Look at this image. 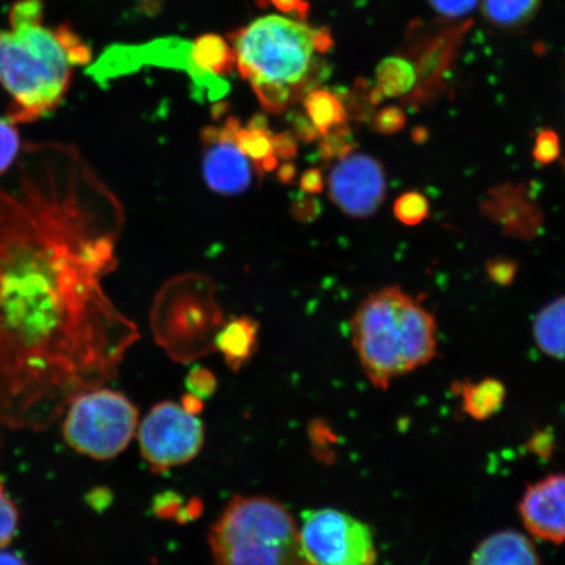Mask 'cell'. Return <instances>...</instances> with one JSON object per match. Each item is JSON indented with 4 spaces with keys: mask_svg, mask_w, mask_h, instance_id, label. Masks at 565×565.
Instances as JSON below:
<instances>
[{
    "mask_svg": "<svg viewBox=\"0 0 565 565\" xmlns=\"http://www.w3.org/2000/svg\"><path fill=\"white\" fill-rule=\"evenodd\" d=\"M18 526V508L7 494L3 483L0 482V550L9 546L15 539Z\"/></svg>",
    "mask_w": 565,
    "mask_h": 565,
    "instance_id": "obj_26",
    "label": "cell"
},
{
    "mask_svg": "<svg viewBox=\"0 0 565 565\" xmlns=\"http://www.w3.org/2000/svg\"><path fill=\"white\" fill-rule=\"evenodd\" d=\"M141 456L153 471L188 463L200 454L204 427L198 414L172 401L160 402L138 426Z\"/></svg>",
    "mask_w": 565,
    "mask_h": 565,
    "instance_id": "obj_9",
    "label": "cell"
},
{
    "mask_svg": "<svg viewBox=\"0 0 565 565\" xmlns=\"http://www.w3.org/2000/svg\"><path fill=\"white\" fill-rule=\"evenodd\" d=\"M533 335L546 356L565 360V296L551 301L535 317Z\"/></svg>",
    "mask_w": 565,
    "mask_h": 565,
    "instance_id": "obj_18",
    "label": "cell"
},
{
    "mask_svg": "<svg viewBox=\"0 0 565 565\" xmlns=\"http://www.w3.org/2000/svg\"><path fill=\"white\" fill-rule=\"evenodd\" d=\"M429 3L441 15L458 19L475 10L478 0H429Z\"/></svg>",
    "mask_w": 565,
    "mask_h": 565,
    "instance_id": "obj_31",
    "label": "cell"
},
{
    "mask_svg": "<svg viewBox=\"0 0 565 565\" xmlns=\"http://www.w3.org/2000/svg\"><path fill=\"white\" fill-rule=\"evenodd\" d=\"M193 65L201 74L214 79L232 73L236 56L231 42L217 34H203L190 45Z\"/></svg>",
    "mask_w": 565,
    "mask_h": 565,
    "instance_id": "obj_17",
    "label": "cell"
},
{
    "mask_svg": "<svg viewBox=\"0 0 565 565\" xmlns=\"http://www.w3.org/2000/svg\"><path fill=\"white\" fill-rule=\"evenodd\" d=\"M89 47L66 26H49L41 0H20L0 30V87L10 97L13 124L45 116L61 104L74 70L90 61Z\"/></svg>",
    "mask_w": 565,
    "mask_h": 565,
    "instance_id": "obj_2",
    "label": "cell"
},
{
    "mask_svg": "<svg viewBox=\"0 0 565 565\" xmlns=\"http://www.w3.org/2000/svg\"><path fill=\"white\" fill-rule=\"evenodd\" d=\"M533 157L541 166H548L561 157V141L553 130H542L535 138Z\"/></svg>",
    "mask_w": 565,
    "mask_h": 565,
    "instance_id": "obj_27",
    "label": "cell"
},
{
    "mask_svg": "<svg viewBox=\"0 0 565 565\" xmlns=\"http://www.w3.org/2000/svg\"><path fill=\"white\" fill-rule=\"evenodd\" d=\"M138 426L139 414L132 402L122 393L100 386L71 401L63 437L77 454L108 461L129 447Z\"/></svg>",
    "mask_w": 565,
    "mask_h": 565,
    "instance_id": "obj_7",
    "label": "cell"
},
{
    "mask_svg": "<svg viewBox=\"0 0 565 565\" xmlns=\"http://www.w3.org/2000/svg\"><path fill=\"white\" fill-rule=\"evenodd\" d=\"M462 33V28L458 26L426 39L423 44L416 46L419 53L416 55L418 61L414 66L418 76L413 90L415 96L420 94V98H429V92L439 86L444 74L450 67L451 56Z\"/></svg>",
    "mask_w": 565,
    "mask_h": 565,
    "instance_id": "obj_13",
    "label": "cell"
},
{
    "mask_svg": "<svg viewBox=\"0 0 565 565\" xmlns=\"http://www.w3.org/2000/svg\"><path fill=\"white\" fill-rule=\"evenodd\" d=\"M121 202L74 146H26L0 186V423L45 429L139 339L106 295Z\"/></svg>",
    "mask_w": 565,
    "mask_h": 565,
    "instance_id": "obj_1",
    "label": "cell"
},
{
    "mask_svg": "<svg viewBox=\"0 0 565 565\" xmlns=\"http://www.w3.org/2000/svg\"><path fill=\"white\" fill-rule=\"evenodd\" d=\"M0 565H28L23 557L12 551L0 550Z\"/></svg>",
    "mask_w": 565,
    "mask_h": 565,
    "instance_id": "obj_35",
    "label": "cell"
},
{
    "mask_svg": "<svg viewBox=\"0 0 565 565\" xmlns=\"http://www.w3.org/2000/svg\"><path fill=\"white\" fill-rule=\"evenodd\" d=\"M352 343L365 376L377 388L429 364L437 353L433 315L399 287H386L360 303Z\"/></svg>",
    "mask_w": 565,
    "mask_h": 565,
    "instance_id": "obj_4",
    "label": "cell"
},
{
    "mask_svg": "<svg viewBox=\"0 0 565 565\" xmlns=\"http://www.w3.org/2000/svg\"><path fill=\"white\" fill-rule=\"evenodd\" d=\"M273 136L265 116L254 117L249 125L239 127L237 131V143L259 177L278 168Z\"/></svg>",
    "mask_w": 565,
    "mask_h": 565,
    "instance_id": "obj_16",
    "label": "cell"
},
{
    "mask_svg": "<svg viewBox=\"0 0 565 565\" xmlns=\"http://www.w3.org/2000/svg\"><path fill=\"white\" fill-rule=\"evenodd\" d=\"M300 535L313 565H376L372 529L353 515L318 508L302 513Z\"/></svg>",
    "mask_w": 565,
    "mask_h": 565,
    "instance_id": "obj_8",
    "label": "cell"
},
{
    "mask_svg": "<svg viewBox=\"0 0 565 565\" xmlns=\"http://www.w3.org/2000/svg\"><path fill=\"white\" fill-rule=\"evenodd\" d=\"M418 82L412 62L402 56H391L380 63L376 73V87L370 92L373 105L384 100L412 94Z\"/></svg>",
    "mask_w": 565,
    "mask_h": 565,
    "instance_id": "obj_20",
    "label": "cell"
},
{
    "mask_svg": "<svg viewBox=\"0 0 565 565\" xmlns=\"http://www.w3.org/2000/svg\"><path fill=\"white\" fill-rule=\"evenodd\" d=\"M20 136L15 124L0 118V175L12 167L20 154Z\"/></svg>",
    "mask_w": 565,
    "mask_h": 565,
    "instance_id": "obj_25",
    "label": "cell"
},
{
    "mask_svg": "<svg viewBox=\"0 0 565 565\" xmlns=\"http://www.w3.org/2000/svg\"><path fill=\"white\" fill-rule=\"evenodd\" d=\"M216 380L212 373L204 369H195L189 374L188 387L194 397L202 399L215 391Z\"/></svg>",
    "mask_w": 565,
    "mask_h": 565,
    "instance_id": "obj_30",
    "label": "cell"
},
{
    "mask_svg": "<svg viewBox=\"0 0 565 565\" xmlns=\"http://www.w3.org/2000/svg\"><path fill=\"white\" fill-rule=\"evenodd\" d=\"M323 175L320 169H309L301 179V189L309 194L321 193L323 189Z\"/></svg>",
    "mask_w": 565,
    "mask_h": 565,
    "instance_id": "obj_34",
    "label": "cell"
},
{
    "mask_svg": "<svg viewBox=\"0 0 565 565\" xmlns=\"http://www.w3.org/2000/svg\"><path fill=\"white\" fill-rule=\"evenodd\" d=\"M216 565H313L300 527L285 507L264 497H236L210 532Z\"/></svg>",
    "mask_w": 565,
    "mask_h": 565,
    "instance_id": "obj_5",
    "label": "cell"
},
{
    "mask_svg": "<svg viewBox=\"0 0 565 565\" xmlns=\"http://www.w3.org/2000/svg\"><path fill=\"white\" fill-rule=\"evenodd\" d=\"M329 195L339 210L351 217L365 218L376 214L386 196L383 164L370 154H348L331 169Z\"/></svg>",
    "mask_w": 565,
    "mask_h": 565,
    "instance_id": "obj_10",
    "label": "cell"
},
{
    "mask_svg": "<svg viewBox=\"0 0 565 565\" xmlns=\"http://www.w3.org/2000/svg\"><path fill=\"white\" fill-rule=\"evenodd\" d=\"M239 75L270 113L286 111L324 79L317 54L333 47L327 28L291 18L267 15L230 34Z\"/></svg>",
    "mask_w": 565,
    "mask_h": 565,
    "instance_id": "obj_3",
    "label": "cell"
},
{
    "mask_svg": "<svg viewBox=\"0 0 565 565\" xmlns=\"http://www.w3.org/2000/svg\"><path fill=\"white\" fill-rule=\"evenodd\" d=\"M303 106L310 124L320 137L345 125L349 118V110L345 104L333 92L322 88H315L303 97Z\"/></svg>",
    "mask_w": 565,
    "mask_h": 565,
    "instance_id": "obj_21",
    "label": "cell"
},
{
    "mask_svg": "<svg viewBox=\"0 0 565 565\" xmlns=\"http://www.w3.org/2000/svg\"><path fill=\"white\" fill-rule=\"evenodd\" d=\"M406 122V113L399 106H386L373 119L374 129L383 136H394L404 130Z\"/></svg>",
    "mask_w": 565,
    "mask_h": 565,
    "instance_id": "obj_28",
    "label": "cell"
},
{
    "mask_svg": "<svg viewBox=\"0 0 565 565\" xmlns=\"http://www.w3.org/2000/svg\"><path fill=\"white\" fill-rule=\"evenodd\" d=\"M470 565H542V561L530 536L508 529L480 541Z\"/></svg>",
    "mask_w": 565,
    "mask_h": 565,
    "instance_id": "obj_14",
    "label": "cell"
},
{
    "mask_svg": "<svg viewBox=\"0 0 565 565\" xmlns=\"http://www.w3.org/2000/svg\"><path fill=\"white\" fill-rule=\"evenodd\" d=\"M223 327L210 281L202 277L190 275L171 281L154 306V335L180 362L215 350V338Z\"/></svg>",
    "mask_w": 565,
    "mask_h": 565,
    "instance_id": "obj_6",
    "label": "cell"
},
{
    "mask_svg": "<svg viewBox=\"0 0 565 565\" xmlns=\"http://www.w3.org/2000/svg\"><path fill=\"white\" fill-rule=\"evenodd\" d=\"M487 275L499 286H511L518 275L519 266L513 259L493 258L487 264Z\"/></svg>",
    "mask_w": 565,
    "mask_h": 565,
    "instance_id": "obj_29",
    "label": "cell"
},
{
    "mask_svg": "<svg viewBox=\"0 0 565 565\" xmlns=\"http://www.w3.org/2000/svg\"><path fill=\"white\" fill-rule=\"evenodd\" d=\"M394 215L401 223L418 225L429 215L428 200L418 192L402 194L394 203Z\"/></svg>",
    "mask_w": 565,
    "mask_h": 565,
    "instance_id": "obj_23",
    "label": "cell"
},
{
    "mask_svg": "<svg viewBox=\"0 0 565 565\" xmlns=\"http://www.w3.org/2000/svg\"><path fill=\"white\" fill-rule=\"evenodd\" d=\"M541 0H483V11L491 23L514 28L527 23L540 10Z\"/></svg>",
    "mask_w": 565,
    "mask_h": 565,
    "instance_id": "obj_22",
    "label": "cell"
},
{
    "mask_svg": "<svg viewBox=\"0 0 565 565\" xmlns=\"http://www.w3.org/2000/svg\"><path fill=\"white\" fill-rule=\"evenodd\" d=\"M273 140L275 154H277L278 160H289L296 157V152H298V143H296L295 134H274Z\"/></svg>",
    "mask_w": 565,
    "mask_h": 565,
    "instance_id": "obj_32",
    "label": "cell"
},
{
    "mask_svg": "<svg viewBox=\"0 0 565 565\" xmlns=\"http://www.w3.org/2000/svg\"><path fill=\"white\" fill-rule=\"evenodd\" d=\"M522 525L533 539L565 543V472H556L527 486L520 500Z\"/></svg>",
    "mask_w": 565,
    "mask_h": 565,
    "instance_id": "obj_12",
    "label": "cell"
},
{
    "mask_svg": "<svg viewBox=\"0 0 565 565\" xmlns=\"http://www.w3.org/2000/svg\"><path fill=\"white\" fill-rule=\"evenodd\" d=\"M239 127L236 117H228L221 127L206 126L201 131L204 180L218 194H242L253 182L254 167L237 143Z\"/></svg>",
    "mask_w": 565,
    "mask_h": 565,
    "instance_id": "obj_11",
    "label": "cell"
},
{
    "mask_svg": "<svg viewBox=\"0 0 565 565\" xmlns=\"http://www.w3.org/2000/svg\"><path fill=\"white\" fill-rule=\"evenodd\" d=\"M258 323L250 317L236 318L218 331L215 350L221 351L230 369L237 371L257 348Z\"/></svg>",
    "mask_w": 565,
    "mask_h": 565,
    "instance_id": "obj_15",
    "label": "cell"
},
{
    "mask_svg": "<svg viewBox=\"0 0 565 565\" xmlns=\"http://www.w3.org/2000/svg\"><path fill=\"white\" fill-rule=\"evenodd\" d=\"M295 166L291 162L281 166L278 172V177L282 182H291L295 179Z\"/></svg>",
    "mask_w": 565,
    "mask_h": 565,
    "instance_id": "obj_36",
    "label": "cell"
},
{
    "mask_svg": "<svg viewBox=\"0 0 565 565\" xmlns=\"http://www.w3.org/2000/svg\"><path fill=\"white\" fill-rule=\"evenodd\" d=\"M458 393L463 412L476 420L492 418L500 412L505 401V386L497 379L459 383Z\"/></svg>",
    "mask_w": 565,
    "mask_h": 565,
    "instance_id": "obj_19",
    "label": "cell"
},
{
    "mask_svg": "<svg viewBox=\"0 0 565 565\" xmlns=\"http://www.w3.org/2000/svg\"><path fill=\"white\" fill-rule=\"evenodd\" d=\"M321 138L320 154L323 160H341L353 150L348 125L338 126Z\"/></svg>",
    "mask_w": 565,
    "mask_h": 565,
    "instance_id": "obj_24",
    "label": "cell"
},
{
    "mask_svg": "<svg viewBox=\"0 0 565 565\" xmlns=\"http://www.w3.org/2000/svg\"><path fill=\"white\" fill-rule=\"evenodd\" d=\"M270 3L275 9L300 19H306L309 13V4L306 0H270Z\"/></svg>",
    "mask_w": 565,
    "mask_h": 565,
    "instance_id": "obj_33",
    "label": "cell"
}]
</instances>
